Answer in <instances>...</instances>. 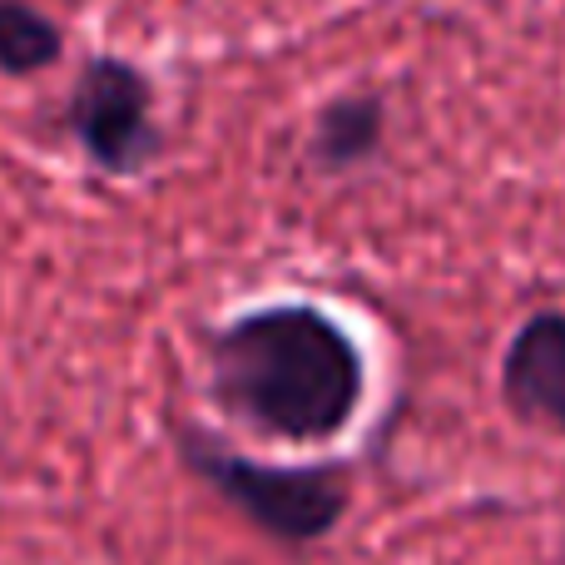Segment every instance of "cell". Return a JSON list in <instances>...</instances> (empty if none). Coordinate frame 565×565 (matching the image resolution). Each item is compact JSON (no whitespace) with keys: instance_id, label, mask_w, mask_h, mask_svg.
Listing matches in <instances>:
<instances>
[{"instance_id":"6","label":"cell","mask_w":565,"mask_h":565,"mask_svg":"<svg viewBox=\"0 0 565 565\" xmlns=\"http://www.w3.org/2000/svg\"><path fill=\"white\" fill-rule=\"evenodd\" d=\"M65 55V30L30 0H0V75L30 79L40 70L60 65Z\"/></svg>"},{"instance_id":"4","label":"cell","mask_w":565,"mask_h":565,"mask_svg":"<svg viewBox=\"0 0 565 565\" xmlns=\"http://www.w3.org/2000/svg\"><path fill=\"white\" fill-rule=\"evenodd\" d=\"M501 392L521 422L565 431V312L521 322L501 362Z\"/></svg>"},{"instance_id":"2","label":"cell","mask_w":565,"mask_h":565,"mask_svg":"<svg viewBox=\"0 0 565 565\" xmlns=\"http://www.w3.org/2000/svg\"><path fill=\"white\" fill-rule=\"evenodd\" d=\"M184 457L234 511H244L258 531L308 546L322 541L348 511V481L338 471H292V467H264L238 451L218 447L214 437L184 431Z\"/></svg>"},{"instance_id":"1","label":"cell","mask_w":565,"mask_h":565,"mask_svg":"<svg viewBox=\"0 0 565 565\" xmlns=\"http://www.w3.org/2000/svg\"><path fill=\"white\" fill-rule=\"evenodd\" d=\"M214 392L254 431L292 447L338 437L362 397L352 338L308 302H278L234 318L209 342Z\"/></svg>"},{"instance_id":"5","label":"cell","mask_w":565,"mask_h":565,"mask_svg":"<svg viewBox=\"0 0 565 565\" xmlns=\"http://www.w3.org/2000/svg\"><path fill=\"white\" fill-rule=\"evenodd\" d=\"M387 139V105L372 89H348V95L328 99L312 119L308 135V164L322 174H348L362 169Z\"/></svg>"},{"instance_id":"3","label":"cell","mask_w":565,"mask_h":565,"mask_svg":"<svg viewBox=\"0 0 565 565\" xmlns=\"http://www.w3.org/2000/svg\"><path fill=\"white\" fill-rule=\"evenodd\" d=\"M65 129L105 174H139L164 149L154 125V79L125 55H89L65 99Z\"/></svg>"}]
</instances>
